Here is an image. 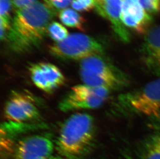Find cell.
<instances>
[{"instance_id": "cell-20", "label": "cell", "mask_w": 160, "mask_h": 159, "mask_svg": "<svg viewBox=\"0 0 160 159\" xmlns=\"http://www.w3.org/2000/svg\"><path fill=\"white\" fill-rule=\"evenodd\" d=\"M36 0H12V4L15 8L21 9L35 2Z\"/></svg>"}, {"instance_id": "cell-6", "label": "cell", "mask_w": 160, "mask_h": 159, "mask_svg": "<svg viewBox=\"0 0 160 159\" xmlns=\"http://www.w3.org/2000/svg\"><path fill=\"white\" fill-rule=\"evenodd\" d=\"M102 55L91 56L81 60L79 75L83 84L112 90L120 84V79L116 71Z\"/></svg>"}, {"instance_id": "cell-13", "label": "cell", "mask_w": 160, "mask_h": 159, "mask_svg": "<svg viewBox=\"0 0 160 159\" xmlns=\"http://www.w3.org/2000/svg\"><path fill=\"white\" fill-rule=\"evenodd\" d=\"M139 159H160V135H151L145 140L139 152Z\"/></svg>"}, {"instance_id": "cell-2", "label": "cell", "mask_w": 160, "mask_h": 159, "mask_svg": "<svg viewBox=\"0 0 160 159\" xmlns=\"http://www.w3.org/2000/svg\"><path fill=\"white\" fill-rule=\"evenodd\" d=\"M95 125L93 117L87 113L70 116L61 128L57 147L62 155L69 158L79 156L93 141Z\"/></svg>"}, {"instance_id": "cell-4", "label": "cell", "mask_w": 160, "mask_h": 159, "mask_svg": "<svg viewBox=\"0 0 160 159\" xmlns=\"http://www.w3.org/2000/svg\"><path fill=\"white\" fill-rule=\"evenodd\" d=\"M110 90L85 84L74 86L59 102V110L68 112L98 108L107 100Z\"/></svg>"}, {"instance_id": "cell-15", "label": "cell", "mask_w": 160, "mask_h": 159, "mask_svg": "<svg viewBox=\"0 0 160 159\" xmlns=\"http://www.w3.org/2000/svg\"><path fill=\"white\" fill-rule=\"evenodd\" d=\"M48 34L56 42L64 41L68 36V31L63 26L57 22L50 23L48 27Z\"/></svg>"}, {"instance_id": "cell-21", "label": "cell", "mask_w": 160, "mask_h": 159, "mask_svg": "<svg viewBox=\"0 0 160 159\" xmlns=\"http://www.w3.org/2000/svg\"><path fill=\"white\" fill-rule=\"evenodd\" d=\"M154 126L158 129L160 130V116L158 118H156V120L154 122Z\"/></svg>"}, {"instance_id": "cell-9", "label": "cell", "mask_w": 160, "mask_h": 159, "mask_svg": "<svg viewBox=\"0 0 160 159\" xmlns=\"http://www.w3.org/2000/svg\"><path fill=\"white\" fill-rule=\"evenodd\" d=\"M53 142L46 135H34L23 138L15 149V159H39L48 157L53 152Z\"/></svg>"}, {"instance_id": "cell-22", "label": "cell", "mask_w": 160, "mask_h": 159, "mask_svg": "<svg viewBox=\"0 0 160 159\" xmlns=\"http://www.w3.org/2000/svg\"><path fill=\"white\" fill-rule=\"evenodd\" d=\"M39 159H62V158L59 157L57 156H50L48 157H46V158H41Z\"/></svg>"}, {"instance_id": "cell-16", "label": "cell", "mask_w": 160, "mask_h": 159, "mask_svg": "<svg viewBox=\"0 0 160 159\" xmlns=\"http://www.w3.org/2000/svg\"><path fill=\"white\" fill-rule=\"evenodd\" d=\"M11 0H0L1 3V21L12 24L11 12L12 7Z\"/></svg>"}, {"instance_id": "cell-8", "label": "cell", "mask_w": 160, "mask_h": 159, "mask_svg": "<svg viewBox=\"0 0 160 159\" xmlns=\"http://www.w3.org/2000/svg\"><path fill=\"white\" fill-rule=\"evenodd\" d=\"M32 82L38 89L46 93H52L61 87L65 77L57 66L46 62L32 64L29 68Z\"/></svg>"}, {"instance_id": "cell-24", "label": "cell", "mask_w": 160, "mask_h": 159, "mask_svg": "<svg viewBox=\"0 0 160 159\" xmlns=\"http://www.w3.org/2000/svg\"><path fill=\"white\" fill-rule=\"evenodd\" d=\"M124 159H132L131 158H130L129 157H126V158H125Z\"/></svg>"}, {"instance_id": "cell-23", "label": "cell", "mask_w": 160, "mask_h": 159, "mask_svg": "<svg viewBox=\"0 0 160 159\" xmlns=\"http://www.w3.org/2000/svg\"><path fill=\"white\" fill-rule=\"evenodd\" d=\"M106 1V0H95V2H103Z\"/></svg>"}, {"instance_id": "cell-7", "label": "cell", "mask_w": 160, "mask_h": 159, "mask_svg": "<svg viewBox=\"0 0 160 159\" xmlns=\"http://www.w3.org/2000/svg\"><path fill=\"white\" fill-rule=\"evenodd\" d=\"M4 114L8 121L18 123H26L40 116V112L34 99L18 92L12 93L6 101Z\"/></svg>"}, {"instance_id": "cell-1", "label": "cell", "mask_w": 160, "mask_h": 159, "mask_svg": "<svg viewBox=\"0 0 160 159\" xmlns=\"http://www.w3.org/2000/svg\"><path fill=\"white\" fill-rule=\"evenodd\" d=\"M55 15L52 7L39 2L18 9L4 41L17 52L36 47L48 34L49 23Z\"/></svg>"}, {"instance_id": "cell-17", "label": "cell", "mask_w": 160, "mask_h": 159, "mask_svg": "<svg viewBox=\"0 0 160 159\" xmlns=\"http://www.w3.org/2000/svg\"><path fill=\"white\" fill-rule=\"evenodd\" d=\"M143 9L149 14L160 13V0H138Z\"/></svg>"}, {"instance_id": "cell-19", "label": "cell", "mask_w": 160, "mask_h": 159, "mask_svg": "<svg viewBox=\"0 0 160 159\" xmlns=\"http://www.w3.org/2000/svg\"><path fill=\"white\" fill-rule=\"evenodd\" d=\"M72 0H61V1H53L47 3L49 6L52 7L54 10H61L68 6Z\"/></svg>"}, {"instance_id": "cell-5", "label": "cell", "mask_w": 160, "mask_h": 159, "mask_svg": "<svg viewBox=\"0 0 160 159\" xmlns=\"http://www.w3.org/2000/svg\"><path fill=\"white\" fill-rule=\"evenodd\" d=\"M121 104L136 114L158 118L160 116V78L122 96Z\"/></svg>"}, {"instance_id": "cell-18", "label": "cell", "mask_w": 160, "mask_h": 159, "mask_svg": "<svg viewBox=\"0 0 160 159\" xmlns=\"http://www.w3.org/2000/svg\"><path fill=\"white\" fill-rule=\"evenodd\" d=\"M95 0H73L72 7L79 11H89L95 7Z\"/></svg>"}, {"instance_id": "cell-12", "label": "cell", "mask_w": 160, "mask_h": 159, "mask_svg": "<svg viewBox=\"0 0 160 159\" xmlns=\"http://www.w3.org/2000/svg\"><path fill=\"white\" fill-rule=\"evenodd\" d=\"M142 60L150 69L160 71V26L148 30L141 47Z\"/></svg>"}, {"instance_id": "cell-11", "label": "cell", "mask_w": 160, "mask_h": 159, "mask_svg": "<svg viewBox=\"0 0 160 159\" xmlns=\"http://www.w3.org/2000/svg\"><path fill=\"white\" fill-rule=\"evenodd\" d=\"M123 0H106L97 2L96 10L100 15L107 18L112 24V29L117 37L121 41L128 43L130 41V35L125 28L121 19V7Z\"/></svg>"}, {"instance_id": "cell-3", "label": "cell", "mask_w": 160, "mask_h": 159, "mask_svg": "<svg viewBox=\"0 0 160 159\" xmlns=\"http://www.w3.org/2000/svg\"><path fill=\"white\" fill-rule=\"evenodd\" d=\"M50 54L63 60H82L91 56L103 54L104 47L94 38L80 33H72L61 42L49 47Z\"/></svg>"}, {"instance_id": "cell-10", "label": "cell", "mask_w": 160, "mask_h": 159, "mask_svg": "<svg viewBox=\"0 0 160 159\" xmlns=\"http://www.w3.org/2000/svg\"><path fill=\"white\" fill-rule=\"evenodd\" d=\"M121 19L124 26L140 34L147 32L151 22V17L138 0H123Z\"/></svg>"}, {"instance_id": "cell-14", "label": "cell", "mask_w": 160, "mask_h": 159, "mask_svg": "<svg viewBox=\"0 0 160 159\" xmlns=\"http://www.w3.org/2000/svg\"><path fill=\"white\" fill-rule=\"evenodd\" d=\"M59 18L65 26L83 30L85 20L78 12L70 9H63L59 13Z\"/></svg>"}]
</instances>
